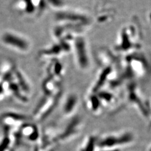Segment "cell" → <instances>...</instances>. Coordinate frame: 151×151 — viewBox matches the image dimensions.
Returning a JSON list of instances; mask_svg holds the SVG:
<instances>
[{
    "mask_svg": "<svg viewBox=\"0 0 151 151\" xmlns=\"http://www.w3.org/2000/svg\"><path fill=\"white\" fill-rule=\"evenodd\" d=\"M76 98H75L74 96H70L67 100V103H66V105H65V109L66 108V109L68 110H70L72 109V108L74 107V104L76 103Z\"/></svg>",
    "mask_w": 151,
    "mask_h": 151,
    "instance_id": "cell-4",
    "label": "cell"
},
{
    "mask_svg": "<svg viewBox=\"0 0 151 151\" xmlns=\"http://www.w3.org/2000/svg\"><path fill=\"white\" fill-rule=\"evenodd\" d=\"M75 56L78 64L83 69H86L89 64L86 44L83 37H77L74 42Z\"/></svg>",
    "mask_w": 151,
    "mask_h": 151,
    "instance_id": "cell-2",
    "label": "cell"
},
{
    "mask_svg": "<svg viewBox=\"0 0 151 151\" xmlns=\"http://www.w3.org/2000/svg\"><path fill=\"white\" fill-rule=\"evenodd\" d=\"M1 39L4 44L18 51L26 52L30 48V44L27 39L14 33H4Z\"/></svg>",
    "mask_w": 151,
    "mask_h": 151,
    "instance_id": "cell-1",
    "label": "cell"
},
{
    "mask_svg": "<svg viewBox=\"0 0 151 151\" xmlns=\"http://www.w3.org/2000/svg\"><path fill=\"white\" fill-rule=\"evenodd\" d=\"M58 17L59 19H62V20H64L65 21L66 20L75 22L86 21V18L73 13H60Z\"/></svg>",
    "mask_w": 151,
    "mask_h": 151,
    "instance_id": "cell-3",
    "label": "cell"
}]
</instances>
